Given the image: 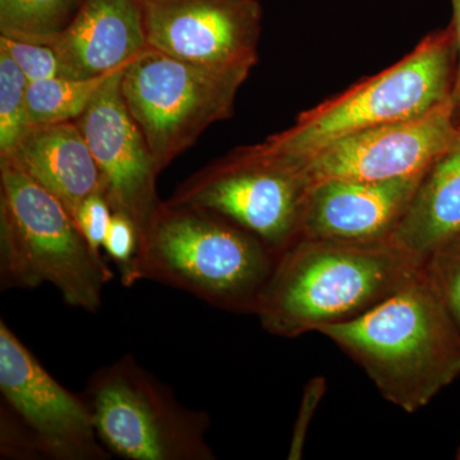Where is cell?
Listing matches in <instances>:
<instances>
[{
  "instance_id": "20",
  "label": "cell",
  "mask_w": 460,
  "mask_h": 460,
  "mask_svg": "<svg viewBox=\"0 0 460 460\" xmlns=\"http://www.w3.org/2000/svg\"><path fill=\"white\" fill-rule=\"evenodd\" d=\"M423 268L460 330V238L429 257Z\"/></svg>"
},
{
  "instance_id": "17",
  "label": "cell",
  "mask_w": 460,
  "mask_h": 460,
  "mask_svg": "<svg viewBox=\"0 0 460 460\" xmlns=\"http://www.w3.org/2000/svg\"><path fill=\"white\" fill-rule=\"evenodd\" d=\"M84 0H0V36L50 45Z\"/></svg>"
},
{
  "instance_id": "3",
  "label": "cell",
  "mask_w": 460,
  "mask_h": 460,
  "mask_svg": "<svg viewBox=\"0 0 460 460\" xmlns=\"http://www.w3.org/2000/svg\"><path fill=\"white\" fill-rule=\"evenodd\" d=\"M278 257L222 215L166 199L142 233L122 283L155 281L220 310L255 314Z\"/></svg>"
},
{
  "instance_id": "10",
  "label": "cell",
  "mask_w": 460,
  "mask_h": 460,
  "mask_svg": "<svg viewBox=\"0 0 460 460\" xmlns=\"http://www.w3.org/2000/svg\"><path fill=\"white\" fill-rule=\"evenodd\" d=\"M456 109L450 98L420 117L347 136L302 162V168L311 186L332 180L390 181L423 174L458 132Z\"/></svg>"
},
{
  "instance_id": "4",
  "label": "cell",
  "mask_w": 460,
  "mask_h": 460,
  "mask_svg": "<svg viewBox=\"0 0 460 460\" xmlns=\"http://www.w3.org/2000/svg\"><path fill=\"white\" fill-rule=\"evenodd\" d=\"M113 272L65 205L29 175L0 162V289L50 284L74 308L98 313Z\"/></svg>"
},
{
  "instance_id": "21",
  "label": "cell",
  "mask_w": 460,
  "mask_h": 460,
  "mask_svg": "<svg viewBox=\"0 0 460 460\" xmlns=\"http://www.w3.org/2000/svg\"><path fill=\"white\" fill-rule=\"evenodd\" d=\"M0 48L7 51L29 83L65 77L62 63L51 45L0 36Z\"/></svg>"
},
{
  "instance_id": "8",
  "label": "cell",
  "mask_w": 460,
  "mask_h": 460,
  "mask_svg": "<svg viewBox=\"0 0 460 460\" xmlns=\"http://www.w3.org/2000/svg\"><path fill=\"white\" fill-rule=\"evenodd\" d=\"M0 456L23 460H107L89 404L51 376L0 321Z\"/></svg>"
},
{
  "instance_id": "18",
  "label": "cell",
  "mask_w": 460,
  "mask_h": 460,
  "mask_svg": "<svg viewBox=\"0 0 460 460\" xmlns=\"http://www.w3.org/2000/svg\"><path fill=\"white\" fill-rule=\"evenodd\" d=\"M113 74L96 78L54 77L30 83L27 104L31 127L75 122Z\"/></svg>"
},
{
  "instance_id": "14",
  "label": "cell",
  "mask_w": 460,
  "mask_h": 460,
  "mask_svg": "<svg viewBox=\"0 0 460 460\" xmlns=\"http://www.w3.org/2000/svg\"><path fill=\"white\" fill-rule=\"evenodd\" d=\"M50 45L69 78L113 74L150 49L138 0H84Z\"/></svg>"
},
{
  "instance_id": "13",
  "label": "cell",
  "mask_w": 460,
  "mask_h": 460,
  "mask_svg": "<svg viewBox=\"0 0 460 460\" xmlns=\"http://www.w3.org/2000/svg\"><path fill=\"white\" fill-rule=\"evenodd\" d=\"M423 174L390 181L332 180L305 201L301 238L380 242L392 237Z\"/></svg>"
},
{
  "instance_id": "6",
  "label": "cell",
  "mask_w": 460,
  "mask_h": 460,
  "mask_svg": "<svg viewBox=\"0 0 460 460\" xmlns=\"http://www.w3.org/2000/svg\"><path fill=\"white\" fill-rule=\"evenodd\" d=\"M100 443L127 460H215L206 411L181 404L131 354L91 375L83 393Z\"/></svg>"
},
{
  "instance_id": "1",
  "label": "cell",
  "mask_w": 460,
  "mask_h": 460,
  "mask_svg": "<svg viewBox=\"0 0 460 460\" xmlns=\"http://www.w3.org/2000/svg\"><path fill=\"white\" fill-rule=\"evenodd\" d=\"M425 263L390 239L299 238L278 257L256 316L280 338H296L361 316L420 274Z\"/></svg>"
},
{
  "instance_id": "9",
  "label": "cell",
  "mask_w": 460,
  "mask_h": 460,
  "mask_svg": "<svg viewBox=\"0 0 460 460\" xmlns=\"http://www.w3.org/2000/svg\"><path fill=\"white\" fill-rule=\"evenodd\" d=\"M311 187L301 164L260 144L199 169L168 199L222 215L279 256L301 238Z\"/></svg>"
},
{
  "instance_id": "16",
  "label": "cell",
  "mask_w": 460,
  "mask_h": 460,
  "mask_svg": "<svg viewBox=\"0 0 460 460\" xmlns=\"http://www.w3.org/2000/svg\"><path fill=\"white\" fill-rule=\"evenodd\" d=\"M460 238V127L420 180L390 241L425 263Z\"/></svg>"
},
{
  "instance_id": "24",
  "label": "cell",
  "mask_w": 460,
  "mask_h": 460,
  "mask_svg": "<svg viewBox=\"0 0 460 460\" xmlns=\"http://www.w3.org/2000/svg\"><path fill=\"white\" fill-rule=\"evenodd\" d=\"M325 392L326 380L323 377H314L305 385L301 407H299L298 416H296L295 429H293L292 432L288 459L296 460L302 458L311 420H313L314 413H316L317 408H319L321 399L325 395Z\"/></svg>"
},
{
  "instance_id": "7",
  "label": "cell",
  "mask_w": 460,
  "mask_h": 460,
  "mask_svg": "<svg viewBox=\"0 0 460 460\" xmlns=\"http://www.w3.org/2000/svg\"><path fill=\"white\" fill-rule=\"evenodd\" d=\"M252 68L196 65L148 49L124 68L122 95L160 172L234 113Z\"/></svg>"
},
{
  "instance_id": "23",
  "label": "cell",
  "mask_w": 460,
  "mask_h": 460,
  "mask_svg": "<svg viewBox=\"0 0 460 460\" xmlns=\"http://www.w3.org/2000/svg\"><path fill=\"white\" fill-rule=\"evenodd\" d=\"M113 210L102 190L84 199L75 211L74 219L90 246L102 251Z\"/></svg>"
},
{
  "instance_id": "15",
  "label": "cell",
  "mask_w": 460,
  "mask_h": 460,
  "mask_svg": "<svg viewBox=\"0 0 460 460\" xmlns=\"http://www.w3.org/2000/svg\"><path fill=\"white\" fill-rule=\"evenodd\" d=\"M0 162L29 175L56 196L72 217L84 199L102 190L98 165L75 122L31 127Z\"/></svg>"
},
{
  "instance_id": "12",
  "label": "cell",
  "mask_w": 460,
  "mask_h": 460,
  "mask_svg": "<svg viewBox=\"0 0 460 460\" xmlns=\"http://www.w3.org/2000/svg\"><path fill=\"white\" fill-rule=\"evenodd\" d=\"M124 68L102 84L75 123L98 165L102 192L111 210L129 217L141 237L162 204L156 190L162 172L124 102Z\"/></svg>"
},
{
  "instance_id": "11",
  "label": "cell",
  "mask_w": 460,
  "mask_h": 460,
  "mask_svg": "<svg viewBox=\"0 0 460 460\" xmlns=\"http://www.w3.org/2000/svg\"><path fill=\"white\" fill-rule=\"evenodd\" d=\"M148 48L211 66H256L259 0H138Z\"/></svg>"
},
{
  "instance_id": "19",
  "label": "cell",
  "mask_w": 460,
  "mask_h": 460,
  "mask_svg": "<svg viewBox=\"0 0 460 460\" xmlns=\"http://www.w3.org/2000/svg\"><path fill=\"white\" fill-rule=\"evenodd\" d=\"M29 84L7 51L0 48V157L8 156L31 128Z\"/></svg>"
},
{
  "instance_id": "25",
  "label": "cell",
  "mask_w": 460,
  "mask_h": 460,
  "mask_svg": "<svg viewBox=\"0 0 460 460\" xmlns=\"http://www.w3.org/2000/svg\"><path fill=\"white\" fill-rule=\"evenodd\" d=\"M453 3V33L454 41H456V53L458 56V68H456V75H454L452 98L454 104L456 108H460V0H452Z\"/></svg>"
},
{
  "instance_id": "5",
  "label": "cell",
  "mask_w": 460,
  "mask_h": 460,
  "mask_svg": "<svg viewBox=\"0 0 460 460\" xmlns=\"http://www.w3.org/2000/svg\"><path fill=\"white\" fill-rule=\"evenodd\" d=\"M452 27L431 33L394 66L299 115L263 146L301 164L332 142L431 111L452 95Z\"/></svg>"
},
{
  "instance_id": "2",
  "label": "cell",
  "mask_w": 460,
  "mask_h": 460,
  "mask_svg": "<svg viewBox=\"0 0 460 460\" xmlns=\"http://www.w3.org/2000/svg\"><path fill=\"white\" fill-rule=\"evenodd\" d=\"M371 378L387 402L413 413L460 375V330L426 275L361 316L319 330Z\"/></svg>"
},
{
  "instance_id": "26",
  "label": "cell",
  "mask_w": 460,
  "mask_h": 460,
  "mask_svg": "<svg viewBox=\"0 0 460 460\" xmlns=\"http://www.w3.org/2000/svg\"><path fill=\"white\" fill-rule=\"evenodd\" d=\"M458 459H460V449H459V452H458Z\"/></svg>"
},
{
  "instance_id": "22",
  "label": "cell",
  "mask_w": 460,
  "mask_h": 460,
  "mask_svg": "<svg viewBox=\"0 0 460 460\" xmlns=\"http://www.w3.org/2000/svg\"><path fill=\"white\" fill-rule=\"evenodd\" d=\"M140 247V233L137 226L126 215L113 213L105 237L102 250L108 253L109 259L119 266L122 278L131 269L133 260Z\"/></svg>"
}]
</instances>
